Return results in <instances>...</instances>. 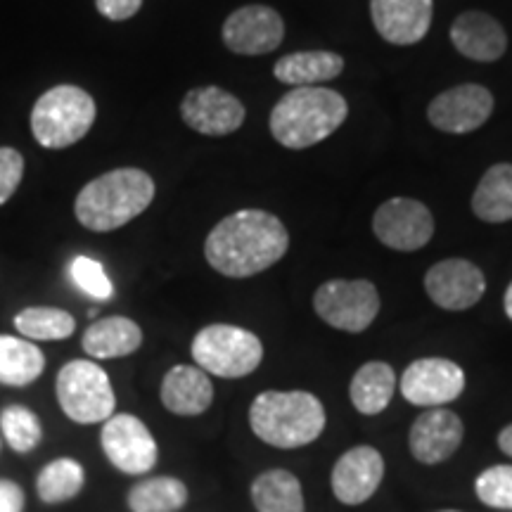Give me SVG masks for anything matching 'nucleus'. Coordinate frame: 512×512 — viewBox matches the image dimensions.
<instances>
[{
	"mask_svg": "<svg viewBox=\"0 0 512 512\" xmlns=\"http://www.w3.org/2000/svg\"><path fill=\"white\" fill-rule=\"evenodd\" d=\"M98 117L91 93L79 86L50 88L31 110V136L46 150H64L88 136Z\"/></svg>",
	"mask_w": 512,
	"mask_h": 512,
	"instance_id": "nucleus-5",
	"label": "nucleus"
},
{
	"mask_svg": "<svg viewBox=\"0 0 512 512\" xmlns=\"http://www.w3.org/2000/svg\"><path fill=\"white\" fill-rule=\"evenodd\" d=\"M494 95L479 83H460L439 93L427 105V119L441 133L465 136L477 131L494 114Z\"/></svg>",
	"mask_w": 512,
	"mask_h": 512,
	"instance_id": "nucleus-11",
	"label": "nucleus"
},
{
	"mask_svg": "<svg viewBox=\"0 0 512 512\" xmlns=\"http://www.w3.org/2000/svg\"><path fill=\"white\" fill-rule=\"evenodd\" d=\"M0 432L15 453H31L41 444V420L27 406H8L0 413Z\"/></svg>",
	"mask_w": 512,
	"mask_h": 512,
	"instance_id": "nucleus-30",
	"label": "nucleus"
},
{
	"mask_svg": "<svg viewBox=\"0 0 512 512\" xmlns=\"http://www.w3.org/2000/svg\"><path fill=\"white\" fill-rule=\"evenodd\" d=\"M155 181L136 166L107 171L86 183L76 195L74 214L93 233H112L138 219L155 200Z\"/></svg>",
	"mask_w": 512,
	"mask_h": 512,
	"instance_id": "nucleus-2",
	"label": "nucleus"
},
{
	"mask_svg": "<svg viewBox=\"0 0 512 512\" xmlns=\"http://www.w3.org/2000/svg\"><path fill=\"white\" fill-rule=\"evenodd\" d=\"M95 8L112 22H126V19L138 15V10L143 8V0H95Z\"/></svg>",
	"mask_w": 512,
	"mask_h": 512,
	"instance_id": "nucleus-34",
	"label": "nucleus"
},
{
	"mask_svg": "<svg viewBox=\"0 0 512 512\" xmlns=\"http://www.w3.org/2000/svg\"><path fill=\"white\" fill-rule=\"evenodd\" d=\"M432 0H370L375 31L392 46H415L432 27Z\"/></svg>",
	"mask_w": 512,
	"mask_h": 512,
	"instance_id": "nucleus-18",
	"label": "nucleus"
},
{
	"mask_svg": "<svg viewBox=\"0 0 512 512\" xmlns=\"http://www.w3.org/2000/svg\"><path fill=\"white\" fill-rule=\"evenodd\" d=\"M249 494L256 512H306L302 482L290 470L261 472Z\"/></svg>",
	"mask_w": 512,
	"mask_h": 512,
	"instance_id": "nucleus-25",
	"label": "nucleus"
},
{
	"mask_svg": "<svg viewBox=\"0 0 512 512\" xmlns=\"http://www.w3.org/2000/svg\"><path fill=\"white\" fill-rule=\"evenodd\" d=\"M69 275H72V283L83 294H88V297L107 302L114 294V285L107 278L105 266L100 261L91 259V256H76L72 264H69Z\"/></svg>",
	"mask_w": 512,
	"mask_h": 512,
	"instance_id": "nucleus-32",
	"label": "nucleus"
},
{
	"mask_svg": "<svg viewBox=\"0 0 512 512\" xmlns=\"http://www.w3.org/2000/svg\"><path fill=\"white\" fill-rule=\"evenodd\" d=\"M380 292L370 280L335 278L323 283L313 294V309L330 328L351 332L368 330L380 313Z\"/></svg>",
	"mask_w": 512,
	"mask_h": 512,
	"instance_id": "nucleus-8",
	"label": "nucleus"
},
{
	"mask_svg": "<svg viewBox=\"0 0 512 512\" xmlns=\"http://www.w3.org/2000/svg\"><path fill=\"white\" fill-rule=\"evenodd\" d=\"M55 394L64 415L79 425L110 420L117 408L110 377L95 361H69L57 373Z\"/></svg>",
	"mask_w": 512,
	"mask_h": 512,
	"instance_id": "nucleus-7",
	"label": "nucleus"
},
{
	"mask_svg": "<svg viewBox=\"0 0 512 512\" xmlns=\"http://www.w3.org/2000/svg\"><path fill=\"white\" fill-rule=\"evenodd\" d=\"M451 43L460 55L475 62H498L508 50L503 24L489 12L467 10L451 24Z\"/></svg>",
	"mask_w": 512,
	"mask_h": 512,
	"instance_id": "nucleus-19",
	"label": "nucleus"
},
{
	"mask_svg": "<svg viewBox=\"0 0 512 512\" xmlns=\"http://www.w3.org/2000/svg\"><path fill=\"white\" fill-rule=\"evenodd\" d=\"M403 399L420 408H444L465 389V373L448 358H418L401 375Z\"/></svg>",
	"mask_w": 512,
	"mask_h": 512,
	"instance_id": "nucleus-12",
	"label": "nucleus"
},
{
	"mask_svg": "<svg viewBox=\"0 0 512 512\" xmlns=\"http://www.w3.org/2000/svg\"><path fill=\"white\" fill-rule=\"evenodd\" d=\"M221 38L235 55H266L283 43L285 19L268 5H242L226 17Z\"/></svg>",
	"mask_w": 512,
	"mask_h": 512,
	"instance_id": "nucleus-13",
	"label": "nucleus"
},
{
	"mask_svg": "<svg viewBox=\"0 0 512 512\" xmlns=\"http://www.w3.org/2000/svg\"><path fill=\"white\" fill-rule=\"evenodd\" d=\"M247 107L238 95L223 91L219 86L190 88L181 100L183 124L195 133L209 138H223L245 124Z\"/></svg>",
	"mask_w": 512,
	"mask_h": 512,
	"instance_id": "nucleus-14",
	"label": "nucleus"
},
{
	"mask_svg": "<svg viewBox=\"0 0 512 512\" xmlns=\"http://www.w3.org/2000/svg\"><path fill=\"white\" fill-rule=\"evenodd\" d=\"M472 214L484 223L512 221V164L501 162L486 169L472 192Z\"/></svg>",
	"mask_w": 512,
	"mask_h": 512,
	"instance_id": "nucleus-23",
	"label": "nucleus"
},
{
	"mask_svg": "<svg viewBox=\"0 0 512 512\" xmlns=\"http://www.w3.org/2000/svg\"><path fill=\"white\" fill-rule=\"evenodd\" d=\"M465 437V425L458 413L448 408H430L415 418L408 446L422 465H439L458 451Z\"/></svg>",
	"mask_w": 512,
	"mask_h": 512,
	"instance_id": "nucleus-17",
	"label": "nucleus"
},
{
	"mask_svg": "<svg viewBox=\"0 0 512 512\" xmlns=\"http://www.w3.org/2000/svg\"><path fill=\"white\" fill-rule=\"evenodd\" d=\"M477 498L494 510H512V465H494L475 482Z\"/></svg>",
	"mask_w": 512,
	"mask_h": 512,
	"instance_id": "nucleus-31",
	"label": "nucleus"
},
{
	"mask_svg": "<svg viewBox=\"0 0 512 512\" xmlns=\"http://www.w3.org/2000/svg\"><path fill=\"white\" fill-rule=\"evenodd\" d=\"M86 484V472L74 458H57L38 472L36 494L43 503H67L81 494Z\"/></svg>",
	"mask_w": 512,
	"mask_h": 512,
	"instance_id": "nucleus-28",
	"label": "nucleus"
},
{
	"mask_svg": "<svg viewBox=\"0 0 512 512\" xmlns=\"http://www.w3.org/2000/svg\"><path fill=\"white\" fill-rule=\"evenodd\" d=\"M498 448H501L505 456L512 458V425L503 427L501 434H498Z\"/></svg>",
	"mask_w": 512,
	"mask_h": 512,
	"instance_id": "nucleus-36",
	"label": "nucleus"
},
{
	"mask_svg": "<svg viewBox=\"0 0 512 512\" xmlns=\"http://www.w3.org/2000/svg\"><path fill=\"white\" fill-rule=\"evenodd\" d=\"M162 403L169 413L195 418L214 403V384L197 366H174L162 380Z\"/></svg>",
	"mask_w": 512,
	"mask_h": 512,
	"instance_id": "nucleus-20",
	"label": "nucleus"
},
{
	"mask_svg": "<svg viewBox=\"0 0 512 512\" xmlns=\"http://www.w3.org/2000/svg\"><path fill=\"white\" fill-rule=\"evenodd\" d=\"M342 72L344 57L332 50H302V53L283 55L273 64L275 79L294 88L320 86L337 79Z\"/></svg>",
	"mask_w": 512,
	"mask_h": 512,
	"instance_id": "nucleus-21",
	"label": "nucleus"
},
{
	"mask_svg": "<svg viewBox=\"0 0 512 512\" xmlns=\"http://www.w3.org/2000/svg\"><path fill=\"white\" fill-rule=\"evenodd\" d=\"M249 427L264 444L302 448L325 430V408L311 392H261L249 406Z\"/></svg>",
	"mask_w": 512,
	"mask_h": 512,
	"instance_id": "nucleus-4",
	"label": "nucleus"
},
{
	"mask_svg": "<svg viewBox=\"0 0 512 512\" xmlns=\"http://www.w3.org/2000/svg\"><path fill=\"white\" fill-rule=\"evenodd\" d=\"M24 178V157L15 147H0V207L15 195Z\"/></svg>",
	"mask_w": 512,
	"mask_h": 512,
	"instance_id": "nucleus-33",
	"label": "nucleus"
},
{
	"mask_svg": "<svg viewBox=\"0 0 512 512\" xmlns=\"http://www.w3.org/2000/svg\"><path fill=\"white\" fill-rule=\"evenodd\" d=\"M143 344V330L136 320L126 316H110L100 318L83 332L81 347L91 358H124L131 356L133 351Z\"/></svg>",
	"mask_w": 512,
	"mask_h": 512,
	"instance_id": "nucleus-22",
	"label": "nucleus"
},
{
	"mask_svg": "<svg viewBox=\"0 0 512 512\" xmlns=\"http://www.w3.org/2000/svg\"><path fill=\"white\" fill-rule=\"evenodd\" d=\"M503 309H505V316L512 320V283L508 285V290H505V297H503Z\"/></svg>",
	"mask_w": 512,
	"mask_h": 512,
	"instance_id": "nucleus-37",
	"label": "nucleus"
},
{
	"mask_svg": "<svg viewBox=\"0 0 512 512\" xmlns=\"http://www.w3.org/2000/svg\"><path fill=\"white\" fill-rule=\"evenodd\" d=\"M382 477V453L373 446H354L332 467V494L344 505H361L375 496Z\"/></svg>",
	"mask_w": 512,
	"mask_h": 512,
	"instance_id": "nucleus-16",
	"label": "nucleus"
},
{
	"mask_svg": "<svg viewBox=\"0 0 512 512\" xmlns=\"http://www.w3.org/2000/svg\"><path fill=\"white\" fill-rule=\"evenodd\" d=\"M396 389V373L389 363L368 361L356 370L349 396L358 413L380 415L392 403Z\"/></svg>",
	"mask_w": 512,
	"mask_h": 512,
	"instance_id": "nucleus-24",
	"label": "nucleus"
},
{
	"mask_svg": "<svg viewBox=\"0 0 512 512\" xmlns=\"http://www.w3.org/2000/svg\"><path fill=\"white\" fill-rule=\"evenodd\" d=\"M349 117L347 98L332 88H292L275 102L268 117L271 136L287 150H309L328 140Z\"/></svg>",
	"mask_w": 512,
	"mask_h": 512,
	"instance_id": "nucleus-3",
	"label": "nucleus"
},
{
	"mask_svg": "<svg viewBox=\"0 0 512 512\" xmlns=\"http://www.w3.org/2000/svg\"><path fill=\"white\" fill-rule=\"evenodd\" d=\"M0 512H24V489L12 479H0Z\"/></svg>",
	"mask_w": 512,
	"mask_h": 512,
	"instance_id": "nucleus-35",
	"label": "nucleus"
},
{
	"mask_svg": "<svg viewBox=\"0 0 512 512\" xmlns=\"http://www.w3.org/2000/svg\"><path fill=\"white\" fill-rule=\"evenodd\" d=\"M441 512H458V510H441Z\"/></svg>",
	"mask_w": 512,
	"mask_h": 512,
	"instance_id": "nucleus-38",
	"label": "nucleus"
},
{
	"mask_svg": "<svg viewBox=\"0 0 512 512\" xmlns=\"http://www.w3.org/2000/svg\"><path fill=\"white\" fill-rule=\"evenodd\" d=\"M373 233L384 247L396 252H418L432 240L434 216L420 200L392 197L375 209Z\"/></svg>",
	"mask_w": 512,
	"mask_h": 512,
	"instance_id": "nucleus-9",
	"label": "nucleus"
},
{
	"mask_svg": "<svg viewBox=\"0 0 512 512\" xmlns=\"http://www.w3.org/2000/svg\"><path fill=\"white\" fill-rule=\"evenodd\" d=\"M192 358L197 368L223 380H240L252 375L264 361V344L245 328L228 323L207 325L192 339Z\"/></svg>",
	"mask_w": 512,
	"mask_h": 512,
	"instance_id": "nucleus-6",
	"label": "nucleus"
},
{
	"mask_svg": "<svg viewBox=\"0 0 512 512\" xmlns=\"http://www.w3.org/2000/svg\"><path fill=\"white\" fill-rule=\"evenodd\" d=\"M188 503V486L176 477H147L128 491L131 512H178Z\"/></svg>",
	"mask_w": 512,
	"mask_h": 512,
	"instance_id": "nucleus-27",
	"label": "nucleus"
},
{
	"mask_svg": "<svg viewBox=\"0 0 512 512\" xmlns=\"http://www.w3.org/2000/svg\"><path fill=\"white\" fill-rule=\"evenodd\" d=\"M100 444L107 460L124 475H145L157 465V441L145 422L131 413H119L105 420Z\"/></svg>",
	"mask_w": 512,
	"mask_h": 512,
	"instance_id": "nucleus-10",
	"label": "nucleus"
},
{
	"mask_svg": "<svg viewBox=\"0 0 512 512\" xmlns=\"http://www.w3.org/2000/svg\"><path fill=\"white\" fill-rule=\"evenodd\" d=\"M46 370V356L34 342L22 337L0 335V384L27 387Z\"/></svg>",
	"mask_w": 512,
	"mask_h": 512,
	"instance_id": "nucleus-26",
	"label": "nucleus"
},
{
	"mask_svg": "<svg viewBox=\"0 0 512 512\" xmlns=\"http://www.w3.org/2000/svg\"><path fill=\"white\" fill-rule=\"evenodd\" d=\"M425 292L439 309L467 311L479 304L486 292L482 268L470 259H444L425 273Z\"/></svg>",
	"mask_w": 512,
	"mask_h": 512,
	"instance_id": "nucleus-15",
	"label": "nucleus"
},
{
	"mask_svg": "<svg viewBox=\"0 0 512 512\" xmlns=\"http://www.w3.org/2000/svg\"><path fill=\"white\" fill-rule=\"evenodd\" d=\"M15 328L22 337L38 342H57L74 335L76 320L69 311L55 306H29L15 316Z\"/></svg>",
	"mask_w": 512,
	"mask_h": 512,
	"instance_id": "nucleus-29",
	"label": "nucleus"
},
{
	"mask_svg": "<svg viewBox=\"0 0 512 512\" xmlns=\"http://www.w3.org/2000/svg\"><path fill=\"white\" fill-rule=\"evenodd\" d=\"M290 249L285 223L271 211L240 209L216 223L204 240V259L226 278H252L278 264Z\"/></svg>",
	"mask_w": 512,
	"mask_h": 512,
	"instance_id": "nucleus-1",
	"label": "nucleus"
}]
</instances>
